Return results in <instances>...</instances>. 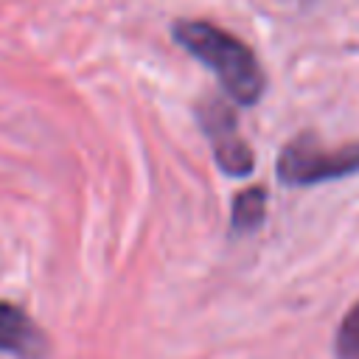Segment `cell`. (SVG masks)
<instances>
[{
  "mask_svg": "<svg viewBox=\"0 0 359 359\" xmlns=\"http://www.w3.org/2000/svg\"><path fill=\"white\" fill-rule=\"evenodd\" d=\"M266 216V191L261 185H247L244 191L236 194L233 210H230V230L236 236L252 233L264 224Z\"/></svg>",
  "mask_w": 359,
  "mask_h": 359,
  "instance_id": "5",
  "label": "cell"
},
{
  "mask_svg": "<svg viewBox=\"0 0 359 359\" xmlns=\"http://www.w3.org/2000/svg\"><path fill=\"white\" fill-rule=\"evenodd\" d=\"M171 36L180 48H185L194 59L208 65L219 79L222 90L236 104H255L264 95L266 79L255 59V53L233 34L222 31L205 20H177L171 25Z\"/></svg>",
  "mask_w": 359,
  "mask_h": 359,
  "instance_id": "1",
  "label": "cell"
},
{
  "mask_svg": "<svg viewBox=\"0 0 359 359\" xmlns=\"http://www.w3.org/2000/svg\"><path fill=\"white\" fill-rule=\"evenodd\" d=\"M334 353L337 359H359V303H353L342 317L334 337Z\"/></svg>",
  "mask_w": 359,
  "mask_h": 359,
  "instance_id": "6",
  "label": "cell"
},
{
  "mask_svg": "<svg viewBox=\"0 0 359 359\" xmlns=\"http://www.w3.org/2000/svg\"><path fill=\"white\" fill-rule=\"evenodd\" d=\"M0 353L14 359H45L48 337L45 331L14 303L0 300Z\"/></svg>",
  "mask_w": 359,
  "mask_h": 359,
  "instance_id": "4",
  "label": "cell"
},
{
  "mask_svg": "<svg viewBox=\"0 0 359 359\" xmlns=\"http://www.w3.org/2000/svg\"><path fill=\"white\" fill-rule=\"evenodd\" d=\"M275 171L283 185H314L339 180L359 171V143L323 149L314 135H300L280 149Z\"/></svg>",
  "mask_w": 359,
  "mask_h": 359,
  "instance_id": "2",
  "label": "cell"
},
{
  "mask_svg": "<svg viewBox=\"0 0 359 359\" xmlns=\"http://www.w3.org/2000/svg\"><path fill=\"white\" fill-rule=\"evenodd\" d=\"M196 115H199V123L213 146L219 168L230 177H247L255 168V160H252V149L238 135L233 109L222 98H205L199 104Z\"/></svg>",
  "mask_w": 359,
  "mask_h": 359,
  "instance_id": "3",
  "label": "cell"
}]
</instances>
